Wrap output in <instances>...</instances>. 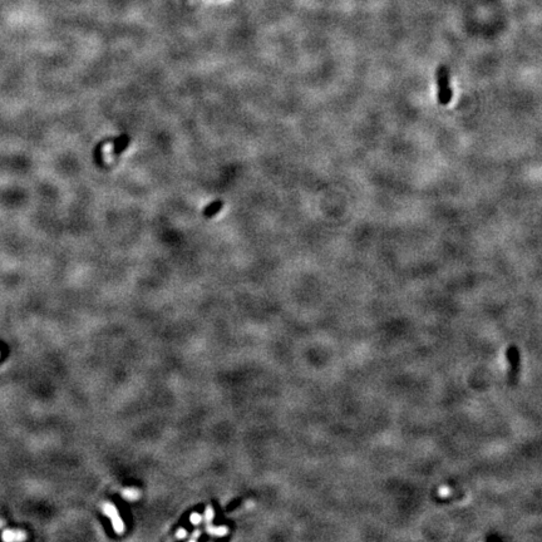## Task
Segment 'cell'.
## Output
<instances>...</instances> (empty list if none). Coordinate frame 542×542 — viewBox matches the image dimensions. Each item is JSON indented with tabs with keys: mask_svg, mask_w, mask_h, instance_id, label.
Segmentation results:
<instances>
[{
	"mask_svg": "<svg viewBox=\"0 0 542 542\" xmlns=\"http://www.w3.org/2000/svg\"><path fill=\"white\" fill-rule=\"evenodd\" d=\"M437 80V99L442 106H447L452 101V88H451V76L450 68L445 64L438 67L436 72Z\"/></svg>",
	"mask_w": 542,
	"mask_h": 542,
	"instance_id": "1",
	"label": "cell"
},
{
	"mask_svg": "<svg viewBox=\"0 0 542 542\" xmlns=\"http://www.w3.org/2000/svg\"><path fill=\"white\" fill-rule=\"evenodd\" d=\"M507 360L510 365V372H508V382L511 386H515L519 382L520 368H521V359H520V350L515 345H511L507 349Z\"/></svg>",
	"mask_w": 542,
	"mask_h": 542,
	"instance_id": "2",
	"label": "cell"
},
{
	"mask_svg": "<svg viewBox=\"0 0 542 542\" xmlns=\"http://www.w3.org/2000/svg\"><path fill=\"white\" fill-rule=\"evenodd\" d=\"M27 539V535L23 531H4L3 534V540L4 541H21V540Z\"/></svg>",
	"mask_w": 542,
	"mask_h": 542,
	"instance_id": "3",
	"label": "cell"
},
{
	"mask_svg": "<svg viewBox=\"0 0 542 542\" xmlns=\"http://www.w3.org/2000/svg\"><path fill=\"white\" fill-rule=\"evenodd\" d=\"M223 206H224V202L221 201V200H217V201L212 202V204L209 205V206L206 207V210H205V216L206 217L214 216L215 214H217L220 210L223 209Z\"/></svg>",
	"mask_w": 542,
	"mask_h": 542,
	"instance_id": "4",
	"label": "cell"
}]
</instances>
